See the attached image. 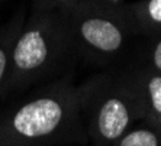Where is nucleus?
Wrapping results in <instances>:
<instances>
[{
    "mask_svg": "<svg viewBox=\"0 0 161 146\" xmlns=\"http://www.w3.org/2000/svg\"><path fill=\"white\" fill-rule=\"evenodd\" d=\"M89 143L79 86L70 74L49 81L0 112V146Z\"/></svg>",
    "mask_w": 161,
    "mask_h": 146,
    "instance_id": "obj_1",
    "label": "nucleus"
},
{
    "mask_svg": "<svg viewBox=\"0 0 161 146\" xmlns=\"http://www.w3.org/2000/svg\"><path fill=\"white\" fill-rule=\"evenodd\" d=\"M75 58L64 13L32 6L12 46L4 100L64 72Z\"/></svg>",
    "mask_w": 161,
    "mask_h": 146,
    "instance_id": "obj_2",
    "label": "nucleus"
},
{
    "mask_svg": "<svg viewBox=\"0 0 161 146\" xmlns=\"http://www.w3.org/2000/svg\"><path fill=\"white\" fill-rule=\"evenodd\" d=\"M84 128L92 146H112L136 120L145 119L129 68L92 75L79 86Z\"/></svg>",
    "mask_w": 161,
    "mask_h": 146,
    "instance_id": "obj_3",
    "label": "nucleus"
},
{
    "mask_svg": "<svg viewBox=\"0 0 161 146\" xmlns=\"http://www.w3.org/2000/svg\"><path fill=\"white\" fill-rule=\"evenodd\" d=\"M64 16L77 58L99 67H110L128 55L135 32L128 18L86 2H80Z\"/></svg>",
    "mask_w": 161,
    "mask_h": 146,
    "instance_id": "obj_4",
    "label": "nucleus"
},
{
    "mask_svg": "<svg viewBox=\"0 0 161 146\" xmlns=\"http://www.w3.org/2000/svg\"><path fill=\"white\" fill-rule=\"evenodd\" d=\"M148 123L161 130V74L147 67L129 68Z\"/></svg>",
    "mask_w": 161,
    "mask_h": 146,
    "instance_id": "obj_5",
    "label": "nucleus"
},
{
    "mask_svg": "<svg viewBox=\"0 0 161 146\" xmlns=\"http://www.w3.org/2000/svg\"><path fill=\"white\" fill-rule=\"evenodd\" d=\"M23 25H25V9L20 8L10 20H8L3 26H0V101L4 100L6 82L10 74L12 46Z\"/></svg>",
    "mask_w": 161,
    "mask_h": 146,
    "instance_id": "obj_6",
    "label": "nucleus"
},
{
    "mask_svg": "<svg viewBox=\"0 0 161 146\" xmlns=\"http://www.w3.org/2000/svg\"><path fill=\"white\" fill-rule=\"evenodd\" d=\"M128 18L135 32L151 34L161 29V0H142L128 8Z\"/></svg>",
    "mask_w": 161,
    "mask_h": 146,
    "instance_id": "obj_7",
    "label": "nucleus"
},
{
    "mask_svg": "<svg viewBox=\"0 0 161 146\" xmlns=\"http://www.w3.org/2000/svg\"><path fill=\"white\" fill-rule=\"evenodd\" d=\"M112 146H161V130L153 124L150 128H131Z\"/></svg>",
    "mask_w": 161,
    "mask_h": 146,
    "instance_id": "obj_8",
    "label": "nucleus"
},
{
    "mask_svg": "<svg viewBox=\"0 0 161 146\" xmlns=\"http://www.w3.org/2000/svg\"><path fill=\"white\" fill-rule=\"evenodd\" d=\"M81 0H32V6L47 10H55L60 13H67L75 8Z\"/></svg>",
    "mask_w": 161,
    "mask_h": 146,
    "instance_id": "obj_9",
    "label": "nucleus"
},
{
    "mask_svg": "<svg viewBox=\"0 0 161 146\" xmlns=\"http://www.w3.org/2000/svg\"><path fill=\"white\" fill-rule=\"evenodd\" d=\"M81 2H86V3L97 6V8L103 9V10L112 12V13H116V15L128 18V8H129V3H128L126 0H81Z\"/></svg>",
    "mask_w": 161,
    "mask_h": 146,
    "instance_id": "obj_10",
    "label": "nucleus"
},
{
    "mask_svg": "<svg viewBox=\"0 0 161 146\" xmlns=\"http://www.w3.org/2000/svg\"><path fill=\"white\" fill-rule=\"evenodd\" d=\"M153 70V71L161 74V39L155 42V45L153 46V49L150 51V58H148V64L142 65Z\"/></svg>",
    "mask_w": 161,
    "mask_h": 146,
    "instance_id": "obj_11",
    "label": "nucleus"
},
{
    "mask_svg": "<svg viewBox=\"0 0 161 146\" xmlns=\"http://www.w3.org/2000/svg\"><path fill=\"white\" fill-rule=\"evenodd\" d=\"M2 2H3V0H0V4H2Z\"/></svg>",
    "mask_w": 161,
    "mask_h": 146,
    "instance_id": "obj_12",
    "label": "nucleus"
}]
</instances>
